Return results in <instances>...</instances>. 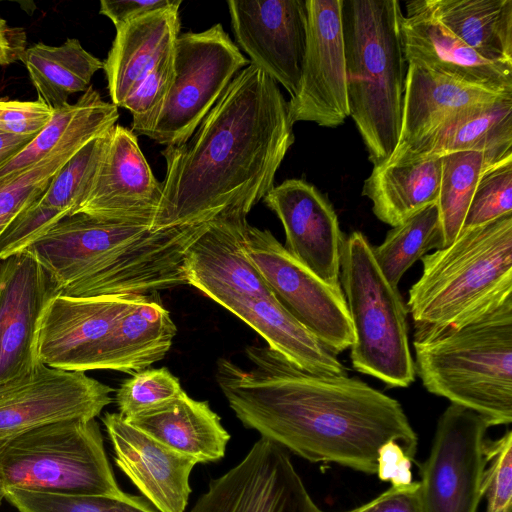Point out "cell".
<instances>
[{
  "label": "cell",
  "mask_w": 512,
  "mask_h": 512,
  "mask_svg": "<svg viewBox=\"0 0 512 512\" xmlns=\"http://www.w3.org/2000/svg\"><path fill=\"white\" fill-rule=\"evenodd\" d=\"M251 366L218 361L216 380L241 423L286 451L375 474L380 447L414 460L418 437L401 404L348 376L304 371L269 346L245 349Z\"/></svg>",
  "instance_id": "cell-1"
},
{
  "label": "cell",
  "mask_w": 512,
  "mask_h": 512,
  "mask_svg": "<svg viewBox=\"0 0 512 512\" xmlns=\"http://www.w3.org/2000/svg\"><path fill=\"white\" fill-rule=\"evenodd\" d=\"M293 125L277 83L250 63L192 136L162 151L166 174L152 228L192 225L230 209L248 214L275 186Z\"/></svg>",
  "instance_id": "cell-2"
},
{
  "label": "cell",
  "mask_w": 512,
  "mask_h": 512,
  "mask_svg": "<svg viewBox=\"0 0 512 512\" xmlns=\"http://www.w3.org/2000/svg\"><path fill=\"white\" fill-rule=\"evenodd\" d=\"M413 346L430 393L489 426L512 422V297L457 326L415 328Z\"/></svg>",
  "instance_id": "cell-3"
},
{
  "label": "cell",
  "mask_w": 512,
  "mask_h": 512,
  "mask_svg": "<svg viewBox=\"0 0 512 512\" xmlns=\"http://www.w3.org/2000/svg\"><path fill=\"white\" fill-rule=\"evenodd\" d=\"M397 0H342L349 116L373 165L397 147L407 62Z\"/></svg>",
  "instance_id": "cell-4"
},
{
  "label": "cell",
  "mask_w": 512,
  "mask_h": 512,
  "mask_svg": "<svg viewBox=\"0 0 512 512\" xmlns=\"http://www.w3.org/2000/svg\"><path fill=\"white\" fill-rule=\"evenodd\" d=\"M409 291L415 328L457 326L512 297V214L424 255Z\"/></svg>",
  "instance_id": "cell-5"
},
{
  "label": "cell",
  "mask_w": 512,
  "mask_h": 512,
  "mask_svg": "<svg viewBox=\"0 0 512 512\" xmlns=\"http://www.w3.org/2000/svg\"><path fill=\"white\" fill-rule=\"evenodd\" d=\"M340 269L354 333L353 367L388 386L408 387L416 374L408 342V310L398 289L380 271L362 232L345 237Z\"/></svg>",
  "instance_id": "cell-6"
},
{
  "label": "cell",
  "mask_w": 512,
  "mask_h": 512,
  "mask_svg": "<svg viewBox=\"0 0 512 512\" xmlns=\"http://www.w3.org/2000/svg\"><path fill=\"white\" fill-rule=\"evenodd\" d=\"M0 483L61 495L119 496L95 419L51 423L0 446Z\"/></svg>",
  "instance_id": "cell-7"
},
{
  "label": "cell",
  "mask_w": 512,
  "mask_h": 512,
  "mask_svg": "<svg viewBox=\"0 0 512 512\" xmlns=\"http://www.w3.org/2000/svg\"><path fill=\"white\" fill-rule=\"evenodd\" d=\"M172 58L169 91L146 134L166 147L186 142L232 79L249 64L220 23L180 34Z\"/></svg>",
  "instance_id": "cell-8"
},
{
  "label": "cell",
  "mask_w": 512,
  "mask_h": 512,
  "mask_svg": "<svg viewBox=\"0 0 512 512\" xmlns=\"http://www.w3.org/2000/svg\"><path fill=\"white\" fill-rule=\"evenodd\" d=\"M245 251L276 300L330 352L351 347L354 333L341 287L321 280L267 229L248 225Z\"/></svg>",
  "instance_id": "cell-9"
},
{
  "label": "cell",
  "mask_w": 512,
  "mask_h": 512,
  "mask_svg": "<svg viewBox=\"0 0 512 512\" xmlns=\"http://www.w3.org/2000/svg\"><path fill=\"white\" fill-rule=\"evenodd\" d=\"M489 427L481 415L456 404L442 413L430 453L419 464L423 512H477Z\"/></svg>",
  "instance_id": "cell-10"
},
{
  "label": "cell",
  "mask_w": 512,
  "mask_h": 512,
  "mask_svg": "<svg viewBox=\"0 0 512 512\" xmlns=\"http://www.w3.org/2000/svg\"><path fill=\"white\" fill-rule=\"evenodd\" d=\"M112 392L83 371L40 364L0 385V446L51 423L95 419L112 402Z\"/></svg>",
  "instance_id": "cell-11"
},
{
  "label": "cell",
  "mask_w": 512,
  "mask_h": 512,
  "mask_svg": "<svg viewBox=\"0 0 512 512\" xmlns=\"http://www.w3.org/2000/svg\"><path fill=\"white\" fill-rule=\"evenodd\" d=\"M190 512H323L288 452L260 438L244 458L212 479Z\"/></svg>",
  "instance_id": "cell-12"
},
{
  "label": "cell",
  "mask_w": 512,
  "mask_h": 512,
  "mask_svg": "<svg viewBox=\"0 0 512 512\" xmlns=\"http://www.w3.org/2000/svg\"><path fill=\"white\" fill-rule=\"evenodd\" d=\"M307 39L297 94L288 101L293 124L337 127L349 117L342 0H306Z\"/></svg>",
  "instance_id": "cell-13"
},
{
  "label": "cell",
  "mask_w": 512,
  "mask_h": 512,
  "mask_svg": "<svg viewBox=\"0 0 512 512\" xmlns=\"http://www.w3.org/2000/svg\"><path fill=\"white\" fill-rule=\"evenodd\" d=\"M227 5L236 41L251 64L294 97L306 50V0H229Z\"/></svg>",
  "instance_id": "cell-14"
},
{
  "label": "cell",
  "mask_w": 512,
  "mask_h": 512,
  "mask_svg": "<svg viewBox=\"0 0 512 512\" xmlns=\"http://www.w3.org/2000/svg\"><path fill=\"white\" fill-rule=\"evenodd\" d=\"M56 294L49 274L30 251L0 259V385L42 364L39 322Z\"/></svg>",
  "instance_id": "cell-15"
},
{
  "label": "cell",
  "mask_w": 512,
  "mask_h": 512,
  "mask_svg": "<svg viewBox=\"0 0 512 512\" xmlns=\"http://www.w3.org/2000/svg\"><path fill=\"white\" fill-rule=\"evenodd\" d=\"M161 200L162 183L153 175L135 133L116 124L77 213L152 227Z\"/></svg>",
  "instance_id": "cell-16"
},
{
  "label": "cell",
  "mask_w": 512,
  "mask_h": 512,
  "mask_svg": "<svg viewBox=\"0 0 512 512\" xmlns=\"http://www.w3.org/2000/svg\"><path fill=\"white\" fill-rule=\"evenodd\" d=\"M247 214L230 209L211 218L186 253L187 284L218 304L275 298L245 251Z\"/></svg>",
  "instance_id": "cell-17"
},
{
  "label": "cell",
  "mask_w": 512,
  "mask_h": 512,
  "mask_svg": "<svg viewBox=\"0 0 512 512\" xmlns=\"http://www.w3.org/2000/svg\"><path fill=\"white\" fill-rule=\"evenodd\" d=\"M281 221L287 251L321 280L340 286L344 235L331 203L302 179H287L263 198Z\"/></svg>",
  "instance_id": "cell-18"
},
{
  "label": "cell",
  "mask_w": 512,
  "mask_h": 512,
  "mask_svg": "<svg viewBox=\"0 0 512 512\" xmlns=\"http://www.w3.org/2000/svg\"><path fill=\"white\" fill-rule=\"evenodd\" d=\"M102 422L118 468L159 512H184L194 458L184 455L128 423L119 413Z\"/></svg>",
  "instance_id": "cell-19"
},
{
  "label": "cell",
  "mask_w": 512,
  "mask_h": 512,
  "mask_svg": "<svg viewBox=\"0 0 512 512\" xmlns=\"http://www.w3.org/2000/svg\"><path fill=\"white\" fill-rule=\"evenodd\" d=\"M401 19L408 64L485 90L512 95V67L482 58L435 20L420 0L406 3Z\"/></svg>",
  "instance_id": "cell-20"
},
{
  "label": "cell",
  "mask_w": 512,
  "mask_h": 512,
  "mask_svg": "<svg viewBox=\"0 0 512 512\" xmlns=\"http://www.w3.org/2000/svg\"><path fill=\"white\" fill-rule=\"evenodd\" d=\"M139 295L71 297L56 294L46 304L38 328L39 360L49 367L74 370Z\"/></svg>",
  "instance_id": "cell-21"
},
{
  "label": "cell",
  "mask_w": 512,
  "mask_h": 512,
  "mask_svg": "<svg viewBox=\"0 0 512 512\" xmlns=\"http://www.w3.org/2000/svg\"><path fill=\"white\" fill-rule=\"evenodd\" d=\"M507 96L512 95L471 86L408 64L401 133L388 161L407 154L454 119Z\"/></svg>",
  "instance_id": "cell-22"
},
{
  "label": "cell",
  "mask_w": 512,
  "mask_h": 512,
  "mask_svg": "<svg viewBox=\"0 0 512 512\" xmlns=\"http://www.w3.org/2000/svg\"><path fill=\"white\" fill-rule=\"evenodd\" d=\"M177 328L156 292L139 295L111 330L86 352L76 371L110 369L133 374L163 359Z\"/></svg>",
  "instance_id": "cell-23"
},
{
  "label": "cell",
  "mask_w": 512,
  "mask_h": 512,
  "mask_svg": "<svg viewBox=\"0 0 512 512\" xmlns=\"http://www.w3.org/2000/svg\"><path fill=\"white\" fill-rule=\"evenodd\" d=\"M109 131L84 145L58 171L42 196L9 225L0 236V259L24 251L61 219L77 213L92 187Z\"/></svg>",
  "instance_id": "cell-24"
},
{
  "label": "cell",
  "mask_w": 512,
  "mask_h": 512,
  "mask_svg": "<svg viewBox=\"0 0 512 512\" xmlns=\"http://www.w3.org/2000/svg\"><path fill=\"white\" fill-rule=\"evenodd\" d=\"M182 1L142 15L116 28L105 61L112 104L121 107L180 35L179 9Z\"/></svg>",
  "instance_id": "cell-25"
},
{
  "label": "cell",
  "mask_w": 512,
  "mask_h": 512,
  "mask_svg": "<svg viewBox=\"0 0 512 512\" xmlns=\"http://www.w3.org/2000/svg\"><path fill=\"white\" fill-rule=\"evenodd\" d=\"M124 419L198 463L223 458L230 440L220 417L208 402L195 400L185 392L166 404Z\"/></svg>",
  "instance_id": "cell-26"
},
{
  "label": "cell",
  "mask_w": 512,
  "mask_h": 512,
  "mask_svg": "<svg viewBox=\"0 0 512 512\" xmlns=\"http://www.w3.org/2000/svg\"><path fill=\"white\" fill-rule=\"evenodd\" d=\"M300 369L316 375L347 376L345 366L277 300L232 299L220 304Z\"/></svg>",
  "instance_id": "cell-27"
},
{
  "label": "cell",
  "mask_w": 512,
  "mask_h": 512,
  "mask_svg": "<svg viewBox=\"0 0 512 512\" xmlns=\"http://www.w3.org/2000/svg\"><path fill=\"white\" fill-rule=\"evenodd\" d=\"M441 169V156L374 165L364 181L362 195L371 200L373 213L380 221L395 227L436 204Z\"/></svg>",
  "instance_id": "cell-28"
},
{
  "label": "cell",
  "mask_w": 512,
  "mask_h": 512,
  "mask_svg": "<svg viewBox=\"0 0 512 512\" xmlns=\"http://www.w3.org/2000/svg\"><path fill=\"white\" fill-rule=\"evenodd\" d=\"M476 151L492 165L512 156V96L445 124L407 154L386 163Z\"/></svg>",
  "instance_id": "cell-29"
},
{
  "label": "cell",
  "mask_w": 512,
  "mask_h": 512,
  "mask_svg": "<svg viewBox=\"0 0 512 512\" xmlns=\"http://www.w3.org/2000/svg\"><path fill=\"white\" fill-rule=\"evenodd\" d=\"M482 58L512 67V0H420Z\"/></svg>",
  "instance_id": "cell-30"
},
{
  "label": "cell",
  "mask_w": 512,
  "mask_h": 512,
  "mask_svg": "<svg viewBox=\"0 0 512 512\" xmlns=\"http://www.w3.org/2000/svg\"><path fill=\"white\" fill-rule=\"evenodd\" d=\"M25 64L38 100L53 110L68 104L71 94L85 92L103 61L86 51L78 39L68 38L59 46L42 42L27 47Z\"/></svg>",
  "instance_id": "cell-31"
},
{
  "label": "cell",
  "mask_w": 512,
  "mask_h": 512,
  "mask_svg": "<svg viewBox=\"0 0 512 512\" xmlns=\"http://www.w3.org/2000/svg\"><path fill=\"white\" fill-rule=\"evenodd\" d=\"M119 118L118 107L104 101L91 85L74 103L55 109L48 125L0 168V180L12 177L49 155L63 141L84 132L105 134Z\"/></svg>",
  "instance_id": "cell-32"
},
{
  "label": "cell",
  "mask_w": 512,
  "mask_h": 512,
  "mask_svg": "<svg viewBox=\"0 0 512 512\" xmlns=\"http://www.w3.org/2000/svg\"><path fill=\"white\" fill-rule=\"evenodd\" d=\"M444 247L436 204L430 205L388 231L384 241L372 246L374 259L397 288L403 274L432 249Z\"/></svg>",
  "instance_id": "cell-33"
},
{
  "label": "cell",
  "mask_w": 512,
  "mask_h": 512,
  "mask_svg": "<svg viewBox=\"0 0 512 512\" xmlns=\"http://www.w3.org/2000/svg\"><path fill=\"white\" fill-rule=\"evenodd\" d=\"M441 158V180L436 206L446 247L457 238L462 229L482 174L494 165L485 154L476 151L454 152L442 155Z\"/></svg>",
  "instance_id": "cell-34"
},
{
  "label": "cell",
  "mask_w": 512,
  "mask_h": 512,
  "mask_svg": "<svg viewBox=\"0 0 512 512\" xmlns=\"http://www.w3.org/2000/svg\"><path fill=\"white\" fill-rule=\"evenodd\" d=\"M99 136L93 132L72 136L36 164L0 180V236L18 215L42 196L58 171L84 145Z\"/></svg>",
  "instance_id": "cell-35"
},
{
  "label": "cell",
  "mask_w": 512,
  "mask_h": 512,
  "mask_svg": "<svg viewBox=\"0 0 512 512\" xmlns=\"http://www.w3.org/2000/svg\"><path fill=\"white\" fill-rule=\"evenodd\" d=\"M5 499L19 512H156L138 496L61 495L23 489L5 491Z\"/></svg>",
  "instance_id": "cell-36"
},
{
  "label": "cell",
  "mask_w": 512,
  "mask_h": 512,
  "mask_svg": "<svg viewBox=\"0 0 512 512\" xmlns=\"http://www.w3.org/2000/svg\"><path fill=\"white\" fill-rule=\"evenodd\" d=\"M184 390L167 368H146L131 374L116 391L119 414L124 418L166 404Z\"/></svg>",
  "instance_id": "cell-37"
},
{
  "label": "cell",
  "mask_w": 512,
  "mask_h": 512,
  "mask_svg": "<svg viewBox=\"0 0 512 512\" xmlns=\"http://www.w3.org/2000/svg\"><path fill=\"white\" fill-rule=\"evenodd\" d=\"M512 214V156L487 169L481 176L462 229H471Z\"/></svg>",
  "instance_id": "cell-38"
},
{
  "label": "cell",
  "mask_w": 512,
  "mask_h": 512,
  "mask_svg": "<svg viewBox=\"0 0 512 512\" xmlns=\"http://www.w3.org/2000/svg\"><path fill=\"white\" fill-rule=\"evenodd\" d=\"M172 74L171 49L122 103L121 107L132 115L131 130L134 133L146 136L152 128L169 91Z\"/></svg>",
  "instance_id": "cell-39"
},
{
  "label": "cell",
  "mask_w": 512,
  "mask_h": 512,
  "mask_svg": "<svg viewBox=\"0 0 512 512\" xmlns=\"http://www.w3.org/2000/svg\"><path fill=\"white\" fill-rule=\"evenodd\" d=\"M484 455L481 488L486 512H512V431L497 440H485Z\"/></svg>",
  "instance_id": "cell-40"
},
{
  "label": "cell",
  "mask_w": 512,
  "mask_h": 512,
  "mask_svg": "<svg viewBox=\"0 0 512 512\" xmlns=\"http://www.w3.org/2000/svg\"><path fill=\"white\" fill-rule=\"evenodd\" d=\"M54 110L38 99H0V130L19 136L36 137L52 119Z\"/></svg>",
  "instance_id": "cell-41"
},
{
  "label": "cell",
  "mask_w": 512,
  "mask_h": 512,
  "mask_svg": "<svg viewBox=\"0 0 512 512\" xmlns=\"http://www.w3.org/2000/svg\"><path fill=\"white\" fill-rule=\"evenodd\" d=\"M345 512H423L420 482L404 487L391 486L372 500Z\"/></svg>",
  "instance_id": "cell-42"
},
{
  "label": "cell",
  "mask_w": 512,
  "mask_h": 512,
  "mask_svg": "<svg viewBox=\"0 0 512 512\" xmlns=\"http://www.w3.org/2000/svg\"><path fill=\"white\" fill-rule=\"evenodd\" d=\"M412 461L398 443L389 441L378 451L376 473L393 487L408 486L413 482Z\"/></svg>",
  "instance_id": "cell-43"
},
{
  "label": "cell",
  "mask_w": 512,
  "mask_h": 512,
  "mask_svg": "<svg viewBox=\"0 0 512 512\" xmlns=\"http://www.w3.org/2000/svg\"><path fill=\"white\" fill-rule=\"evenodd\" d=\"M175 0H102L100 13L108 17L115 29L142 15L172 5Z\"/></svg>",
  "instance_id": "cell-44"
},
{
  "label": "cell",
  "mask_w": 512,
  "mask_h": 512,
  "mask_svg": "<svg viewBox=\"0 0 512 512\" xmlns=\"http://www.w3.org/2000/svg\"><path fill=\"white\" fill-rule=\"evenodd\" d=\"M27 49L26 32L15 27L0 17V66H7L22 61Z\"/></svg>",
  "instance_id": "cell-45"
},
{
  "label": "cell",
  "mask_w": 512,
  "mask_h": 512,
  "mask_svg": "<svg viewBox=\"0 0 512 512\" xmlns=\"http://www.w3.org/2000/svg\"><path fill=\"white\" fill-rule=\"evenodd\" d=\"M34 138L0 130V168L26 148Z\"/></svg>",
  "instance_id": "cell-46"
},
{
  "label": "cell",
  "mask_w": 512,
  "mask_h": 512,
  "mask_svg": "<svg viewBox=\"0 0 512 512\" xmlns=\"http://www.w3.org/2000/svg\"><path fill=\"white\" fill-rule=\"evenodd\" d=\"M4 498H5V489L3 488L2 484L0 483V505Z\"/></svg>",
  "instance_id": "cell-47"
}]
</instances>
